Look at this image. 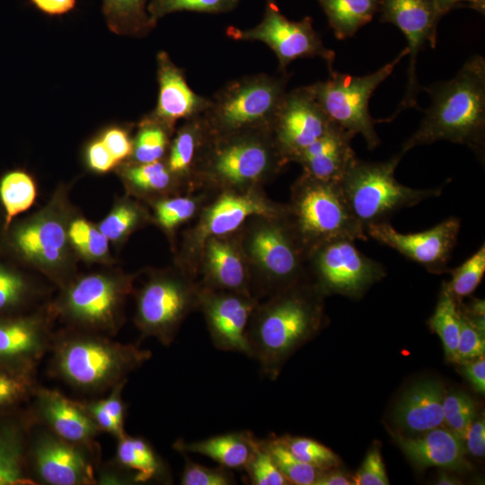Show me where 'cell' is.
Wrapping results in <instances>:
<instances>
[{"mask_svg": "<svg viewBox=\"0 0 485 485\" xmlns=\"http://www.w3.org/2000/svg\"><path fill=\"white\" fill-rule=\"evenodd\" d=\"M77 212L67 185H59L39 210L0 231V253L38 272L58 288L77 275L78 258L68 237Z\"/></svg>", "mask_w": 485, "mask_h": 485, "instance_id": "2", "label": "cell"}, {"mask_svg": "<svg viewBox=\"0 0 485 485\" xmlns=\"http://www.w3.org/2000/svg\"><path fill=\"white\" fill-rule=\"evenodd\" d=\"M264 442L280 472L289 484L313 485L322 471L295 457L278 436Z\"/></svg>", "mask_w": 485, "mask_h": 485, "instance_id": "42", "label": "cell"}, {"mask_svg": "<svg viewBox=\"0 0 485 485\" xmlns=\"http://www.w3.org/2000/svg\"><path fill=\"white\" fill-rule=\"evenodd\" d=\"M407 55L406 47L390 63L375 72L363 76L342 74L335 70L323 81L307 85L314 100L329 119L352 133L361 135L369 149L380 145L381 140L369 113V100L375 89L390 76L398 63Z\"/></svg>", "mask_w": 485, "mask_h": 485, "instance_id": "10", "label": "cell"}, {"mask_svg": "<svg viewBox=\"0 0 485 485\" xmlns=\"http://www.w3.org/2000/svg\"><path fill=\"white\" fill-rule=\"evenodd\" d=\"M32 399V417L36 423L99 456L96 438L101 431L80 401H72L56 390L38 386Z\"/></svg>", "mask_w": 485, "mask_h": 485, "instance_id": "21", "label": "cell"}, {"mask_svg": "<svg viewBox=\"0 0 485 485\" xmlns=\"http://www.w3.org/2000/svg\"><path fill=\"white\" fill-rule=\"evenodd\" d=\"M38 188L34 178L26 171L11 170L0 177V207L2 225L5 230L15 217L30 209L35 203Z\"/></svg>", "mask_w": 485, "mask_h": 485, "instance_id": "35", "label": "cell"}, {"mask_svg": "<svg viewBox=\"0 0 485 485\" xmlns=\"http://www.w3.org/2000/svg\"><path fill=\"white\" fill-rule=\"evenodd\" d=\"M331 124L332 121L304 85L287 92L276 115L271 133L286 162H295L302 152L320 138Z\"/></svg>", "mask_w": 485, "mask_h": 485, "instance_id": "19", "label": "cell"}, {"mask_svg": "<svg viewBox=\"0 0 485 485\" xmlns=\"http://www.w3.org/2000/svg\"><path fill=\"white\" fill-rule=\"evenodd\" d=\"M476 417V409L468 408L460 413L445 419L447 428L455 434L462 440L464 439L466 432Z\"/></svg>", "mask_w": 485, "mask_h": 485, "instance_id": "57", "label": "cell"}, {"mask_svg": "<svg viewBox=\"0 0 485 485\" xmlns=\"http://www.w3.org/2000/svg\"><path fill=\"white\" fill-rule=\"evenodd\" d=\"M225 33L234 40L265 43L278 58V72H287L291 62L304 57H320L333 71L335 52L325 47L312 17L291 21L281 13L277 0H266L263 18L256 26L247 30L229 26Z\"/></svg>", "mask_w": 485, "mask_h": 485, "instance_id": "11", "label": "cell"}, {"mask_svg": "<svg viewBox=\"0 0 485 485\" xmlns=\"http://www.w3.org/2000/svg\"><path fill=\"white\" fill-rule=\"evenodd\" d=\"M195 210V201L186 197L162 198L154 203L155 221L167 232L190 219Z\"/></svg>", "mask_w": 485, "mask_h": 485, "instance_id": "48", "label": "cell"}, {"mask_svg": "<svg viewBox=\"0 0 485 485\" xmlns=\"http://www.w3.org/2000/svg\"><path fill=\"white\" fill-rule=\"evenodd\" d=\"M460 229L461 220L456 216H450L419 233L398 232L388 221L370 225L366 233L380 244L393 249L429 272L440 274L447 270L446 266Z\"/></svg>", "mask_w": 485, "mask_h": 485, "instance_id": "16", "label": "cell"}, {"mask_svg": "<svg viewBox=\"0 0 485 485\" xmlns=\"http://www.w3.org/2000/svg\"><path fill=\"white\" fill-rule=\"evenodd\" d=\"M460 317L461 328L455 361L459 364L479 357L485 352L484 332L478 330L461 312Z\"/></svg>", "mask_w": 485, "mask_h": 485, "instance_id": "50", "label": "cell"}, {"mask_svg": "<svg viewBox=\"0 0 485 485\" xmlns=\"http://www.w3.org/2000/svg\"><path fill=\"white\" fill-rule=\"evenodd\" d=\"M147 220L146 211L137 201L123 197L115 200L110 212L97 225L110 243L118 248Z\"/></svg>", "mask_w": 485, "mask_h": 485, "instance_id": "38", "label": "cell"}, {"mask_svg": "<svg viewBox=\"0 0 485 485\" xmlns=\"http://www.w3.org/2000/svg\"><path fill=\"white\" fill-rule=\"evenodd\" d=\"M287 209L275 207L251 193H226L207 209L200 223L204 239L222 236L236 230L249 217H279Z\"/></svg>", "mask_w": 485, "mask_h": 485, "instance_id": "25", "label": "cell"}, {"mask_svg": "<svg viewBox=\"0 0 485 485\" xmlns=\"http://www.w3.org/2000/svg\"><path fill=\"white\" fill-rule=\"evenodd\" d=\"M128 192L136 196L158 195L169 190L178 179L165 160L146 163L126 162L116 168Z\"/></svg>", "mask_w": 485, "mask_h": 485, "instance_id": "34", "label": "cell"}, {"mask_svg": "<svg viewBox=\"0 0 485 485\" xmlns=\"http://www.w3.org/2000/svg\"><path fill=\"white\" fill-rule=\"evenodd\" d=\"M133 279L118 269L77 274L59 288L48 308L67 327L112 337L123 324Z\"/></svg>", "mask_w": 485, "mask_h": 485, "instance_id": "5", "label": "cell"}, {"mask_svg": "<svg viewBox=\"0 0 485 485\" xmlns=\"http://www.w3.org/2000/svg\"><path fill=\"white\" fill-rule=\"evenodd\" d=\"M25 424L17 421L0 424V485L36 484L28 469L29 439Z\"/></svg>", "mask_w": 485, "mask_h": 485, "instance_id": "31", "label": "cell"}, {"mask_svg": "<svg viewBox=\"0 0 485 485\" xmlns=\"http://www.w3.org/2000/svg\"><path fill=\"white\" fill-rule=\"evenodd\" d=\"M127 381H122L112 387L105 398L80 401L100 430L109 433L117 440L127 434L125 432L126 404L122 399V391Z\"/></svg>", "mask_w": 485, "mask_h": 485, "instance_id": "41", "label": "cell"}, {"mask_svg": "<svg viewBox=\"0 0 485 485\" xmlns=\"http://www.w3.org/2000/svg\"><path fill=\"white\" fill-rule=\"evenodd\" d=\"M181 483L182 485H231L235 483V481L227 468L206 467L187 458Z\"/></svg>", "mask_w": 485, "mask_h": 485, "instance_id": "49", "label": "cell"}, {"mask_svg": "<svg viewBox=\"0 0 485 485\" xmlns=\"http://www.w3.org/2000/svg\"><path fill=\"white\" fill-rule=\"evenodd\" d=\"M473 400L465 392L461 391H452L443 399V415L445 419L454 416L461 411L474 407Z\"/></svg>", "mask_w": 485, "mask_h": 485, "instance_id": "56", "label": "cell"}, {"mask_svg": "<svg viewBox=\"0 0 485 485\" xmlns=\"http://www.w3.org/2000/svg\"><path fill=\"white\" fill-rule=\"evenodd\" d=\"M352 480L343 472L332 468L322 471L313 485H351Z\"/></svg>", "mask_w": 485, "mask_h": 485, "instance_id": "59", "label": "cell"}, {"mask_svg": "<svg viewBox=\"0 0 485 485\" xmlns=\"http://www.w3.org/2000/svg\"><path fill=\"white\" fill-rule=\"evenodd\" d=\"M148 1L102 0V11L110 30L119 35H146L155 27L147 12Z\"/></svg>", "mask_w": 485, "mask_h": 485, "instance_id": "37", "label": "cell"}, {"mask_svg": "<svg viewBox=\"0 0 485 485\" xmlns=\"http://www.w3.org/2000/svg\"><path fill=\"white\" fill-rule=\"evenodd\" d=\"M431 103L418 129L401 152L436 141L471 148L482 162L485 155V59L472 55L450 80L424 88Z\"/></svg>", "mask_w": 485, "mask_h": 485, "instance_id": "1", "label": "cell"}, {"mask_svg": "<svg viewBox=\"0 0 485 485\" xmlns=\"http://www.w3.org/2000/svg\"><path fill=\"white\" fill-rule=\"evenodd\" d=\"M68 237L78 260L90 264L98 263L106 266L114 263L108 238L97 224L89 221L78 211L70 220Z\"/></svg>", "mask_w": 485, "mask_h": 485, "instance_id": "36", "label": "cell"}, {"mask_svg": "<svg viewBox=\"0 0 485 485\" xmlns=\"http://www.w3.org/2000/svg\"><path fill=\"white\" fill-rule=\"evenodd\" d=\"M252 259L280 290L303 280L307 254L286 215L252 231L248 241Z\"/></svg>", "mask_w": 485, "mask_h": 485, "instance_id": "18", "label": "cell"}, {"mask_svg": "<svg viewBox=\"0 0 485 485\" xmlns=\"http://www.w3.org/2000/svg\"><path fill=\"white\" fill-rule=\"evenodd\" d=\"M303 281L278 291L256 307L248 327L251 356L264 375L275 379L286 360L313 338L323 322L322 295Z\"/></svg>", "mask_w": 485, "mask_h": 485, "instance_id": "3", "label": "cell"}, {"mask_svg": "<svg viewBox=\"0 0 485 485\" xmlns=\"http://www.w3.org/2000/svg\"><path fill=\"white\" fill-rule=\"evenodd\" d=\"M460 483H461L460 480H458L454 475H451L445 472H440L436 480V484L438 485H456Z\"/></svg>", "mask_w": 485, "mask_h": 485, "instance_id": "61", "label": "cell"}, {"mask_svg": "<svg viewBox=\"0 0 485 485\" xmlns=\"http://www.w3.org/2000/svg\"><path fill=\"white\" fill-rule=\"evenodd\" d=\"M112 461L132 476L134 483L155 481L164 475L162 459L151 445L140 436L126 434L118 439Z\"/></svg>", "mask_w": 485, "mask_h": 485, "instance_id": "32", "label": "cell"}, {"mask_svg": "<svg viewBox=\"0 0 485 485\" xmlns=\"http://www.w3.org/2000/svg\"><path fill=\"white\" fill-rule=\"evenodd\" d=\"M473 9L480 13L484 14L485 11V0H474V7Z\"/></svg>", "mask_w": 485, "mask_h": 485, "instance_id": "62", "label": "cell"}, {"mask_svg": "<svg viewBox=\"0 0 485 485\" xmlns=\"http://www.w3.org/2000/svg\"><path fill=\"white\" fill-rule=\"evenodd\" d=\"M172 133L173 129L149 113L138 124L133 138L132 154L128 162L146 163L163 160L168 152Z\"/></svg>", "mask_w": 485, "mask_h": 485, "instance_id": "39", "label": "cell"}, {"mask_svg": "<svg viewBox=\"0 0 485 485\" xmlns=\"http://www.w3.org/2000/svg\"><path fill=\"white\" fill-rule=\"evenodd\" d=\"M38 424V423H36ZM32 432L28 443L27 463L36 484H96L97 457L89 449L68 442L46 427Z\"/></svg>", "mask_w": 485, "mask_h": 485, "instance_id": "14", "label": "cell"}, {"mask_svg": "<svg viewBox=\"0 0 485 485\" xmlns=\"http://www.w3.org/2000/svg\"><path fill=\"white\" fill-rule=\"evenodd\" d=\"M416 437L394 436L405 455L418 468L440 467L450 471L472 468L466 460L463 440L444 426L433 428Z\"/></svg>", "mask_w": 485, "mask_h": 485, "instance_id": "24", "label": "cell"}, {"mask_svg": "<svg viewBox=\"0 0 485 485\" xmlns=\"http://www.w3.org/2000/svg\"><path fill=\"white\" fill-rule=\"evenodd\" d=\"M238 3L239 0H151L147 12L156 25L160 18L175 12L222 13L234 10Z\"/></svg>", "mask_w": 485, "mask_h": 485, "instance_id": "44", "label": "cell"}, {"mask_svg": "<svg viewBox=\"0 0 485 485\" xmlns=\"http://www.w3.org/2000/svg\"><path fill=\"white\" fill-rule=\"evenodd\" d=\"M354 485H387L389 480L379 449L373 447L358 471L351 478Z\"/></svg>", "mask_w": 485, "mask_h": 485, "instance_id": "51", "label": "cell"}, {"mask_svg": "<svg viewBox=\"0 0 485 485\" xmlns=\"http://www.w3.org/2000/svg\"><path fill=\"white\" fill-rule=\"evenodd\" d=\"M288 450L298 459L320 470L337 468L340 459L324 445L303 436H278Z\"/></svg>", "mask_w": 485, "mask_h": 485, "instance_id": "45", "label": "cell"}, {"mask_svg": "<svg viewBox=\"0 0 485 485\" xmlns=\"http://www.w3.org/2000/svg\"><path fill=\"white\" fill-rule=\"evenodd\" d=\"M205 313L216 348L251 356L248 340L250 318L256 307L248 295L236 292H200L198 303Z\"/></svg>", "mask_w": 485, "mask_h": 485, "instance_id": "20", "label": "cell"}, {"mask_svg": "<svg viewBox=\"0 0 485 485\" xmlns=\"http://www.w3.org/2000/svg\"><path fill=\"white\" fill-rule=\"evenodd\" d=\"M307 260L323 294L359 298L385 275L384 266L366 256L349 238L328 241L308 255Z\"/></svg>", "mask_w": 485, "mask_h": 485, "instance_id": "13", "label": "cell"}, {"mask_svg": "<svg viewBox=\"0 0 485 485\" xmlns=\"http://www.w3.org/2000/svg\"><path fill=\"white\" fill-rule=\"evenodd\" d=\"M35 371L0 366V409L32 397Z\"/></svg>", "mask_w": 485, "mask_h": 485, "instance_id": "46", "label": "cell"}, {"mask_svg": "<svg viewBox=\"0 0 485 485\" xmlns=\"http://www.w3.org/2000/svg\"><path fill=\"white\" fill-rule=\"evenodd\" d=\"M253 435L249 431L231 432L196 442L178 440L173 447L181 453L207 456L227 469H244L252 452Z\"/></svg>", "mask_w": 485, "mask_h": 485, "instance_id": "28", "label": "cell"}, {"mask_svg": "<svg viewBox=\"0 0 485 485\" xmlns=\"http://www.w3.org/2000/svg\"><path fill=\"white\" fill-rule=\"evenodd\" d=\"M462 364V374L479 392H485V358L484 355Z\"/></svg>", "mask_w": 485, "mask_h": 485, "instance_id": "55", "label": "cell"}, {"mask_svg": "<svg viewBox=\"0 0 485 485\" xmlns=\"http://www.w3.org/2000/svg\"><path fill=\"white\" fill-rule=\"evenodd\" d=\"M49 352L52 375L88 394L109 392L152 356L136 345L71 327L55 332Z\"/></svg>", "mask_w": 485, "mask_h": 485, "instance_id": "4", "label": "cell"}, {"mask_svg": "<svg viewBox=\"0 0 485 485\" xmlns=\"http://www.w3.org/2000/svg\"><path fill=\"white\" fill-rule=\"evenodd\" d=\"M159 85L153 117L174 130L180 119L201 116L210 103V98L196 93L188 84L184 71L178 67L165 51L156 57Z\"/></svg>", "mask_w": 485, "mask_h": 485, "instance_id": "22", "label": "cell"}, {"mask_svg": "<svg viewBox=\"0 0 485 485\" xmlns=\"http://www.w3.org/2000/svg\"><path fill=\"white\" fill-rule=\"evenodd\" d=\"M355 136L337 124L305 148L295 162L304 174L313 179L340 183L357 159L351 145Z\"/></svg>", "mask_w": 485, "mask_h": 485, "instance_id": "23", "label": "cell"}, {"mask_svg": "<svg viewBox=\"0 0 485 485\" xmlns=\"http://www.w3.org/2000/svg\"><path fill=\"white\" fill-rule=\"evenodd\" d=\"M205 257L210 281L218 288L247 294V276L243 261L234 246L214 236L206 240Z\"/></svg>", "mask_w": 485, "mask_h": 485, "instance_id": "30", "label": "cell"}, {"mask_svg": "<svg viewBox=\"0 0 485 485\" xmlns=\"http://www.w3.org/2000/svg\"><path fill=\"white\" fill-rule=\"evenodd\" d=\"M253 485H287L289 482L277 467L264 440H253L252 452L244 468Z\"/></svg>", "mask_w": 485, "mask_h": 485, "instance_id": "47", "label": "cell"}, {"mask_svg": "<svg viewBox=\"0 0 485 485\" xmlns=\"http://www.w3.org/2000/svg\"><path fill=\"white\" fill-rule=\"evenodd\" d=\"M338 40L356 34L379 12L381 0H317Z\"/></svg>", "mask_w": 485, "mask_h": 485, "instance_id": "33", "label": "cell"}, {"mask_svg": "<svg viewBox=\"0 0 485 485\" xmlns=\"http://www.w3.org/2000/svg\"><path fill=\"white\" fill-rule=\"evenodd\" d=\"M290 74H256L225 84L213 97L202 117L211 135L243 130L271 131L287 93Z\"/></svg>", "mask_w": 485, "mask_h": 485, "instance_id": "6", "label": "cell"}, {"mask_svg": "<svg viewBox=\"0 0 485 485\" xmlns=\"http://www.w3.org/2000/svg\"><path fill=\"white\" fill-rule=\"evenodd\" d=\"M84 158L89 170L96 173H106L119 166L100 137L88 144Z\"/></svg>", "mask_w": 485, "mask_h": 485, "instance_id": "53", "label": "cell"}, {"mask_svg": "<svg viewBox=\"0 0 485 485\" xmlns=\"http://www.w3.org/2000/svg\"><path fill=\"white\" fill-rule=\"evenodd\" d=\"M441 14V16L445 15L451 10L456 7H460L462 5H466L470 8L474 7V0H432Z\"/></svg>", "mask_w": 485, "mask_h": 485, "instance_id": "60", "label": "cell"}, {"mask_svg": "<svg viewBox=\"0 0 485 485\" xmlns=\"http://www.w3.org/2000/svg\"><path fill=\"white\" fill-rule=\"evenodd\" d=\"M404 153L384 162L357 159L340 182L344 197L364 230L388 221L395 212L438 197L441 188L413 189L400 183L395 170Z\"/></svg>", "mask_w": 485, "mask_h": 485, "instance_id": "9", "label": "cell"}, {"mask_svg": "<svg viewBox=\"0 0 485 485\" xmlns=\"http://www.w3.org/2000/svg\"><path fill=\"white\" fill-rule=\"evenodd\" d=\"M55 319L48 303L28 313L0 314V366L35 371L49 352Z\"/></svg>", "mask_w": 485, "mask_h": 485, "instance_id": "17", "label": "cell"}, {"mask_svg": "<svg viewBox=\"0 0 485 485\" xmlns=\"http://www.w3.org/2000/svg\"><path fill=\"white\" fill-rule=\"evenodd\" d=\"M466 450L474 456L485 454V421L480 418L472 421L463 439Z\"/></svg>", "mask_w": 485, "mask_h": 485, "instance_id": "54", "label": "cell"}, {"mask_svg": "<svg viewBox=\"0 0 485 485\" xmlns=\"http://www.w3.org/2000/svg\"><path fill=\"white\" fill-rule=\"evenodd\" d=\"M379 12L380 22L395 25L408 41L407 87L396 112L391 117L393 119L406 109L419 108L417 100L421 86L416 73L417 57L427 42L432 48L436 47L437 26L442 16L432 0H381Z\"/></svg>", "mask_w": 485, "mask_h": 485, "instance_id": "15", "label": "cell"}, {"mask_svg": "<svg viewBox=\"0 0 485 485\" xmlns=\"http://www.w3.org/2000/svg\"><path fill=\"white\" fill-rule=\"evenodd\" d=\"M286 218L307 258L315 248L335 238L368 239L340 183L316 180L306 174L294 186Z\"/></svg>", "mask_w": 485, "mask_h": 485, "instance_id": "7", "label": "cell"}, {"mask_svg": "<svg viewBox=\"0 0 485 485\" xmlns=\"http://www.w3.org/2000/svg\"><path fill=\"white\" fill-rule=\"evenodd\" d=\"M48 288L30 269L0 253V314H16L40 307Z\"/></svg>", "mask_w": 485, "mask_h": 485, "instance_id": "27", "label": "cell"}, {"mask_svg": "<svg viewBox=\"0 0 485 485\" xmlns=\"http://www.w3.org/2000/svg\"><path fill=\"white\" fill-rule=\"evenodd\" d=\"M42 13L48 15H62L70 12L76 0H30Z\"/></svg>", "mask_w": 485, "mask_h": 485, "instance_id": "58", "label": "cell"}, {"mask_svg": "<svg viewBox=\"0 0 485 485\" xmlns=\"http://www.w3.org/2000/svg\"><path fill=\"white\" fill-rule=\"evenodd\" d=\"M99 137L119 165L129 160L133 150V138L126 128H108Z\"/></svg>", "mask_w": 485, "mask_h": 485, "instance_id": "52", "label": "cell"}, {"mask_svg": "<svg viewBox=\"0 0 485 485\" xmlns=\"http://www.w3.org/2000/svg\"><path fill=\"white\" fill-rule=\"evenodd\" d=\"M271 131L243 130L212 135L196 173L230 188L267 179L286 164Z\"/></svg>", "mask_w": 485, "mask_h": 485, "instance_id": "8", "label": "cell"}, {"mask_svg": "<svg viewBox=\"0 0 485 485\" xmlns=\"http://www.w3.org/2000/svg\"><path fill=\"white\" fill-rule=\"evenodd\" d=\"M200 292L180 276L157 272L137 294L135 323L142 337L170 346L190 311L199 303Z\"/></svg>", "mask_w": 485, "mask_h": 485, "instance_id": "12", "label": "cell"}, {"mask_svg": "<svg viewBox=\"0 0 485 485\" xmlns=\"http://www.w3.org/2000/svg\"><path fill=\"white\" fill-rule=\"evenodd\" d=\"M211 133L202 117L185 120L171 141L165 163L177 178L196 172Z\"/></svg>", "mask_w": 485, "mask_h": 485, "instance_id": "29", "label": "cell"}, {"mask_svg": "<svg viewBox=\"0 0 485 485\" xmlns=\"http://www.w3.org/2000/svg\"><path fill=\"white\" fill-rule=\"evenodd\" d=\"M444 396L438 381L416 383L399 400L393 411L394 422L411 434H422L444 426Z\"/></svg>", "mask_w": 485, "mask_h": 485, "instance_id": "26", "label": "cell"}, {"mask_svg": "<svg viewBox=\"0 0 485 485\" xmlns=\"http://www.w3.org/2000/svg\"><path fill=\"white\" fill-rule=\"evenodd\" d=\"M451 280L445 282L454 297L462 298L474 292L485 273V244L483 243L460 266L451 269Z\"/></svg>", "mask_w": 485, "mask_h": 485, "instance_id": "43", "label": "cell"}, {"mask_svg": "<svg viewBox=\"0 0 485 485\" xmlns=\"http://www.w3.org/2000/svg\"><path fill=\"white\" fill-rule=\"evenodd\" d=\"M458 301L443 282L434 313L428 321L430 328L442 340L447 359L455 362L461 328Z\"/></svg>", "mask_w": 485, "mask_h": 485, "instance_id": "40", "label": "cell"}]
</instances>
